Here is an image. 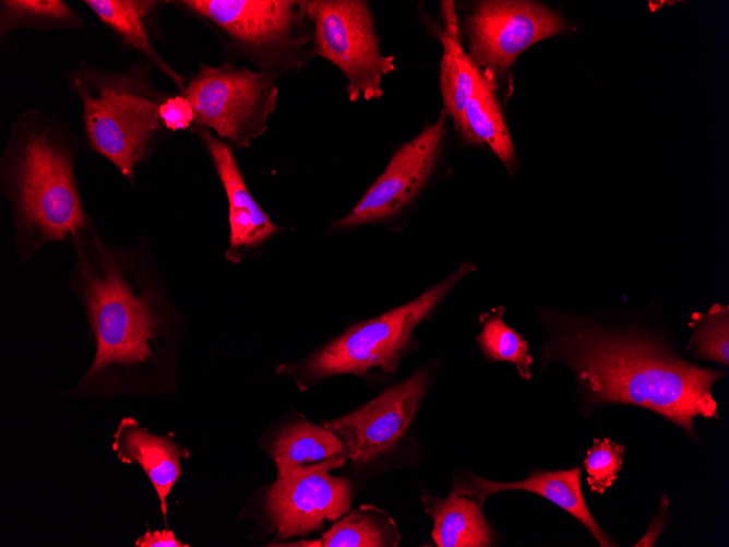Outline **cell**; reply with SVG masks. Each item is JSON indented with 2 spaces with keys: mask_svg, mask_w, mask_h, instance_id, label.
<instances>
[{
  "mask_svg": "<svg viewBox=\"0 0 729 547\" xmlns=\"http://www.w3.org/2000/svg\"><path fill=\"white\" fill-rule=\"evenodd\" d=\"M136 547H189L190 545L182 543L176 538L171 530H156L152 531L147 527L146 533L141 535L135 540Z\"/></svg>",
  "mask_w": 729,
  "mask_h": 547,
  "instance_id": "27",
  "label": "cell"
},
{
  "mask_svg": "<svg viewBox=\"0 0 729 547\" xmlns=\"http://www.w3.org/2000/svg\"><path fill=\"white\" fill-rule=\"evenodd\" d=\"M153 70L138 57L121 70L80 61L65 73L67 86L81 104L85 145L132 188L138 167L151 163L168 133L158 110L170 93L154 84Z\"/></svg>",
  "mask_w": 729,
  "mask_h": 547,
  "instance_id": "4",
  "label": "cell"
},
{
  "mask_svg": "<svg viewBox=\"0 0 729 547\" xmlns=\"http://www.w3.org/2000/svg\"><path fill=\"white\" fill-rule=\"evenodd\" d=\"M504 309L492 308L480 314V332L476 343L489 361H506L515 366L518 374L528 380L531 377L533 357L527 342L503 320Z\"/></svg>",
  "mask_w": 729,
  "mask_h": 547,
  "instance_id": "23",
  "label": "cell"
},
{
  "mask_svg": "<svg viewBox=\"0 0 729 547\" xmlns=\"http://www.w3.org/2000/svg\"><path fill=\"white\" fill-rule=\"evenodd\" d=\"M312 25L314 53L338 68L347 79L351 102L378 99L382 81L395 71V58L382 53L367 1H303Z\"/></svg>",
  "mask_w": 729,
  "mask_h": 547,
  "instance_id": "8",
  "label": "cell"
},
{
  "mask_svg": "<svg viewBox=\"0 0 729 547\" xmlns=\"http://www.w3.org/2000/svg\"><path fill=\"white\" fill-rule=\"evenodd\" d=\"M265 450L275 463L277 478L297 466L319 463L345 452L331 430L302 417L282 425Z\"/></svg>",
  "mask_w": 729,
  "mask_h": 547,
  "instance_id": "19",
  "label": "cell"
},
{
  "mask_svg": "<svg viewBox=\"0 0 729 547\" xmlns=\"http://www.w3.org/2000/svg\"><path fill=\"white\" fill-rule=\"evenodd\" d=\"M85 17L63 0H0V38L12 32L77 31Z\"/></svg>",
  "mask_w": 729,
  "mask_h": 547,
  "instance_id": "21",
  "label": "cell"
},
{
  "mask_svg": "<svg viewBox=\"0 0 729 547\" xmlns=\"http://www.w3.org/2000/svg\"><path fill=\"white\" fill-rule=\"evenodd\" d=\"M172 438L171 432L155 436L133 417H123L113 433L112 443L120 462H136L143 468L158 496L165 524L167 496L181 476V460L189 456V452Z\"/></svg>",
  "mask_w": 729,
  "mask_h": 547,
  "instance_id": "15",
  "label": "cell"
},
{
  "mask_svg": "<svg viewBox=\"0 0 729 547\" xmlns=\"http://www.w3.org/2000/svg\"><path fill=\"white\" fill-rule=\"evenodd\" d=\"M86 5L124 46L138 52L154 69L165 74L178 88L184 91L187 79L175 71L160 56L151 40L150 27L156 9V0H83Z\"/></svg>",
  "mask_w": 729,
  "mask_h": 547,
  "instance_id": "16",
  "label": "cell"
},
{
  "mask_svg": "<svg viewBox=\"0 0 729 547\" xmlns=\"http://www.w3.org/2000/svg\"><path fill=\"white\" fill-rule=\"evenodd\" d=\"M83 135L57 115L29 108L12 119L0 157V191L12 219L13 249L23 266L45 246L68 242L95 222L76 178Z\"/></svg>",
  "mask_w": 729,
  "mask_h": 547,
  "instance_id": "3",
  "label": "cell"
},
{
  "mask_svg": "<svg viewBox=\"0 0 729 547\" xmlns=\"http://www.w3.org/2000/svg\"><path fill=\"white\" fill-rule=\"evenodd\" d=\"M432 381L423 366L357 409L325 421L343 443L347 459L355 465H368L389 453L406 432Z\"/></svg>",
  "mask_w": 729,
  "mask_h": 547,
  "instance_id": "11",
  "label": "cell"
},
{
  "mask_svg": "<svg viewBox=\"0 0 729 547\" xmlns=\"http://www.w3.org/2000/svg\"><path fill=\"white\" fill-rule=\"evenodd\" d=\"M70 286L94 344L86 373L70 392L106 397L174 391L184 319L171 301L146 235L108 241L96 224L68 242Z\"/></svg>",
  "mask_w": 729,
  "mask_h": 547,
  "instance_id": "1",
  "label": "cell"
},
{
  "mask_svg": "<svg viewBox=\"0 0 729 547\" xmlns=\"http://www.w3.org/2000/svg\"><path fill=\"white\" fill-rule=\"evenodd\" d=\"M347 460L343 452L276 477L262 495V522L266 528L280 539L306 536L347 513L352 499L351 484L348 478L331 474Z\"/></svg>",
  "mask_w": 729,
  "mask_h": 547,
  "instance_id": "9",
  "label": "cell"
},
{
  "mask_svg": "<svg viewBox=\"0 0 729 547\" xmlns=\"http://www.w3.org/2000/svg\"><path fill=\"white\" fill-rule=\"evenodd\" d=\"M159 118L170 132L192 128L194 111L190 102L182 94H171L159 106Z\"/></svg>",
  "mask_w": 729,
  "mask_h": 547,
  "instance_id": "26",
  "label": "cell"
},
{
  "mask_svg": "<svg viewBox=\"0 0 729 547\" xmlns=\"http://www.w3.org/2000/svg\"><path fill=\"white\" fill-rule=\"evenodd\" d=\"M192 131L204 145L227 198L229 241L225 259L239 264L278 233L279 227L249 191L232 146L211 130L193 128Z\"/></svg>",
  "mask_w": 729,
  "mask_h": 547,
  "instance_id": "13",
  "label": "cell"
},
{
  "mask_svg": "<svg viewBox=\"0 0 729 547\" xmlns=\"http://www.w3.org/2000/svg\"><path fill=\"white\" fill-rule=\"evenodd\" d=\"M465 119L476 144L486 143L498 158L512 169L516 163L513 142L493 97L491 83L480 71L466 105Z\"/></svg>",
  "mask_w": 729,
  "mask_h": 547,
  "instance_id": "22",
  "label": "cell"
},
{
  "mask_svg": "<svg viewBox=\"0 0 729 547\" xmlns=\"http://www.w3.org/2000/svg\"><path fill=\"white\" fill-rule=\"evenodd\" d=\"M545 361H563L594 404L640 406L694 435L697 416L717 418L712 387L725 372L691 364L650 336L613 332L547 311Z\"/></svg>",
  "mask_w": 729,
  "mask_h": 547,
  "instance_id": "2",
  "label": "cell"
},
{
  "mask_svg": "<svg viewBox=\"0 0 729 547\" xmlns=\"http://www.w3.org/2000/svg\"><path fill=\"white\" fill-rule=\"evenodd\" d=\"M401 534L393 519L374 506H360L334 522L321 538L291 543L273 542L267 546L286 547H395Z\"/></svg>",
  "mask_w": 729,
  "mask_h": 547,
  "instance_id": "20",
  "label": "cell"
},
{
  "mask_svg": "<svg viewBox=\"0 0 729 547\" xmlns=\"http://www.w3.org/2000/svg\"><path fill=\"white\" fill-rule=\"evenodd\" d=\"M559 14L531 1H481L467 14L468 57L490 71L503 72L531 45L565 31Z\"/></svg>",
  "mask_w": 729,
  "mask_h": 547,
  "instance_id": "12",
  "label": "cell"
},
{
  "mask_svg": "<svg viewBox=\"0 0 729 547\" xmlns=\"http://www.w3.org/2000/svg\"><path fill=\"white\" fill-rule=\"evenodd\" d=\"M278 73L252 71L224 61L200 63L182 95L194 111L193 128L211 130L232 148H248L268 129L278 96Z\"/></svg>",
  "mask_w": 729,
  "mask_h": 547,
  "instance_id": "7",
  "label": "cell"
},
{
  "mask_svg": "<svg viewBox=\"0 0 729 547\" xmlns=\"http://www.w3.org/2000/svg\"><path fill=\"white\" fill-rule=\"evenodd\" d=\"M623 454V445L608 438L594 439L583 463L591 491L603 494L612 485L621 469Z\"/></svg>",
  "mask_w": 729,
  "mask_h": 547,
  "instance_id": "25",
  "label": "cell"
},
{
  "mask_svg": "<svg viewBox=\"0 0 729 547\" xmlns=\"http://www.w3.org/2000/svg\"><path fill=\"white\" fill-rule=\"evenodd\" d=\"M688 348L697 357L729 364V308L715 304L706 313H693Z\"/></svg>",
  "mask_w": 729,
  "mask_h": 547,
  "instance_id": "24",
  "label": "cell"
},
{
  "mask_svg": "<svg viewBox=\"0 0 729 547\" xmlns=\"http://www.w3.org/2000/svg\"><path fill=\"white\" fill-rule=\"evenodd\" d=\"M457 495L469 496L481 504L491 495L503 490H522L546 498L567 511L589 531L600 546H616L603 533L589 512L581 488V467L557 472L537 471L517 481H494L473 473L458 476L453 489Z\"/></svg>",
  "mask_w": 729,
  "mask_h": 547,
  "instance_id": "14",
  "label": "cell"
},
{
  "mask_svg": "<svg viewBox=\"0 0 729 547\" xmlns=\"http://www.w3.org/2000/svg\"><path fill=\"white\" fill-rule=\"evenodd\" d=\"M446 111L398 147L382 174L358 203L332 225L334 230L389 222L419 195L438 166L445 135Z\"/></svg>",
  "mask_w": 729,
  "mask_h": 547,
  "instance_id": "10",
  "label": "cell"
},
{
  "mask_svg": "<svg viewBox=\"0 0 729 547\" xmlns=\"http://www.w3.org/2000/svg\"><path fill=\"white\" fill-rule=\"evenodd\" d=\"M421 500L425 511L432 519L431 536L437 546H490L492 533L478 500L453 490L443 499L422 494Z\"/></svg>",
  "mask_w": 729,
  "mask_h": 547,
  "instance_id": "18",
  "label": "cell"
},
{
  "mask_svg": "<svg viewBox=\"0 0 729 547\" xmlns=\"http://www.w3.org/2000/svg\"><path fill=\"white\" fill-rule=\"evenodd\" d=\"M212 28L231 58H246L260 70L280 73L302 63L310 41L303 1H167Z\"/></svg>",
  "mask_w": 729,
  "mask_h": 547,
  "instance_id": "6",
  "label": "cell"
},
{
  "mask_svg": "<svg viewBox=\"0 0 729 547\" xmlns=\"http://www.w3.org/2000/svg\"><path fill=\"white\" fill-rule=\"evenodd\" d=\"M475 270L473 262H462L414 299L349 326L303 359L278 366L276 372L291 378L301 391L339 374L363 380L393 376L404 357L418 346L414 334L417 326Z\"/></svg>",
  "mask_w": 729,
  "mask_h": 547,
  "instance_id": "5",
  "label": "cell"
},
{
  "mask_svg": "<svg viewBox=\"0 0 729 547\" xmlns=\"http://www.w3.org/2000/svg\"><path fill=\"white\" fill-rule=\"evenodd\" d=\"M442 15L444 32L441 36L443 53L441 59L440 88L444 110L453 119L454 127L465 143L475 139L468 130L465 109L475 86L479 69L462 48L457 17L452 1H443Z\"/></svg>",
  "mask_w": 729,
  "mask_h": 547,
  "instance_id": "17",
  "label": "cell"
}]
</instances>
